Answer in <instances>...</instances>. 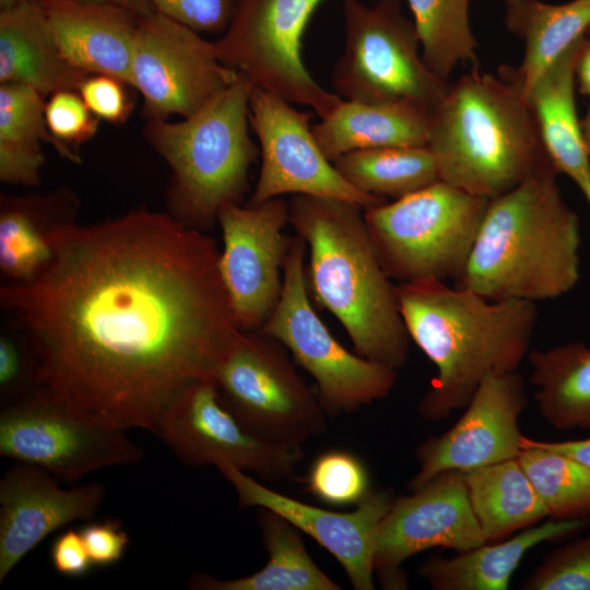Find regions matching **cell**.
Listing matches in <instances>:
<instances>
[{
    "label": "cell",
    "mask_w": 590,
    "mask_h": 590,
    "mask_svg": "<svg viewBox=\"0 0 590 590\" xmlns=\"http://www.w3.org/2000/svg\"><path fill=\"white\" fill-rule=\"evenodd\" d=\"M311 132L333 163L357 150L427 145L428 115L403 105L342 99Z\"/></svg>",
    "instance_id": "cell-26"
},
{
    "label": "cell",
    "mask_w": 590,
    "mask_h": 590,
    "mask_svg": "<svg viewBox=\"0 0 590 590\" xmlns=\"http://www.w3.org/2000/svg\"><path fill=\"white\" fill-rule=\"evenodd\" d=\"M489 199L438 180L364 210L384 271L401 283L461 278Z\"/></svg>",
    "instance_id": "cell-7"
},
{
    "label": "cell",
    "mask_w": 590,
    "mask_h": 590,
    "mask_svg": "<svg viewBox=\"0 0 590 590\" xmlns=\"http://www.w3.org/2000/svg\"><path fill=\"white\" fill-rule=\"evenodd\" d=\"M575 83L580 94L590 97V30L585 35L576 58Z\"/></svg>",
    "instance_id": "cell-43"
},
{
    "label": "cell",
    "mask_w": 590,
    "mask_h": 590,
    "mask_svg": "<svg viewBox=\"0 0 590 590\" xmlns=\"http://www.w3.org/2000/svg\"><path fill=\"white\" fill-rule=\"evenodd\" d=\"M579 125L585 145L590 154V104L586 115L579 119Z\"/></svg>",
    "instance_id": "cell-45"
},
{
    "label": "cell",
    "mask_w": 590,
    "mask_h": 590,
    "mask_svg": "<svg viewBox=\"0 0 590 590\" xmlns=\"http://www.w3.org/2000/svg\"><path fill=\"white\" fill-rule=\"evenodd\" d=\"M517 459L552 519L590 516V468L528 437Z\"/></svg>",
    "instance_id": "cell-34"
},
{
    "label": "cell",
    "mask_w": 590,
    "mask_h": 590,
    "mask_svg": "<svg viewBox=\"0 0 590 590\" xmlns=\"http://www.w3.org/2000/svg\"><path fill=\"white\" fill-rule=\"evenodd\" d=\"M556 167L489 199L457 281L489 300L553 299L580 279L578 214L566 203Z\"/></svg>",
    "instance_id": "cell-4"
},
{
    "label": "cell",
    "mask_w": 590,
    "mask_h": 590,
    "mask_svg": "<svg viewBox=\"0 0 590 590\" xmlns=\"http://www.w3.org/2000/svg\"><path fill=\"white\" fill-rule=\"evenodd\" d=\"M154 435L189 467L232 464L270 482L293 476L304 458L299 446L266 439L244 426L225 406L213 380L176 396Z\"/></svg>",
    "instance_id": "cell-14"
},
{
    "label": "cell",
    "mask_w": 590,
    "mask_h": 590,
    "mask_svg": "<svg viewBox=\"0 0 590 590\" xmlns=\"http://www.w3.org/2000/svg\"><path fill=\"white\" fill-rule=\"evenodd\" d=\"M523 590H590V533L545 556Z\"/></svg>",
    "instance_id": "cell-36"
},
{
    "label": "cell",
    "mask_w": 590,
    "mask_h": 590,
    "mask_svg": "<svg viewBox=\"0 0 590 590\" xmlns=\"http://www.w3.org/2000/svg\"><path fill=\"white\" fill-rule=\"evenodd\" d=\"M63 57L87 74L115 76L132 88L140 17L123 8L75 0H35Z\"/></svg>",
    "instance_id": "cell-21"
},
{
    "label": "cell",
    "mask_w": 590,
    "mask_h": 590,
    "mask_svg": "<svg viewBox=\"0 0 590 590\" xmlns=\"http://www.w3.org/2000/svg\"><path fill=\"white\" fill-rule=\"evenodd\" d=\"M439 180L493 199L556 167L529 103L508 81L473 68L449 86L428 115Z\"/></svg>",
    "instance_id": "cell-5"
},
{
    "label": "cell",
    "mask_w": 590,
    "mask_h": 590,
    "mask_svg": "<svg viewBox=\"0 0 590 590\" xmlns=\"http://www.w3.org/2000/svg\"><path fill=\"white\" fill-rule=\"evenodd\" d=\"M123 81L106 74H90L78 92L87 108L99 120L123 123L133 109V98Z\"/></svg>",
    "instance_id": "cell-39"
},
{
    "label": "cell",
    "mask_w": 590,
    "mask_h": 590,
    "mask_svg": "<svg viewBox=\"0 0 590 590\" xmlns=\"http://www.w3.org/2000/svg\"><path fill=\"white\" fill-rule=\"evenodd\" d=\"M587 518L550 520L502 543L482 544L452 557L430 556L417 569L435 590H506L527 552L581 530Z\"/></svg>",
    "instance_id": "cell-25"
},
{
    "label": "cell",
    "mask_w": 590,
    "mask_h": 590,
    "mask_svg": "<svg viewBox=\"0 0 590 590\" xmlns=\"http://www.w3.org/2000/svg\"><path fill=\"white\" fill-rule=\"evenodd\" d=\"M288 353L261 330L241 331L219 363L213 381L225 406L249 430L300 447L324 430L326 412Z\"/></svg>",
    "instance_id": "cell-10"
},
{
    "label": "cell",
    "mask_w": 590,
    "mask_h": 590,
    "mask_svg": "<svg viewBox=\"0 0 590 590\" xmlns=\"http://www.w3.org/2000/svg\"><path fill=\"white\" fill-rule=\"evenodd\" d=\"M333 165L353 187L386 200L404 198L439 180L427 145L357 150Z\"/></svg>",
    "instance_id": "cell-32"
},
{
    "label": "cell",
    "mask_w": 590,
    "mask_h": 590,
    "mask_svg": "<svg viewBox=\"0 0 590 590\" xmlns=\"http://www.w3.org/2000/svg\"><path fill=\"white\" fill-rule=\"evenodd\" d=\"M363 210L341 199L293 194L288 223L309 249V296L341 322L356 354L398 370L410 337Z\"/></svg>",
    "instance_id": "cell-3"
},
{
    "label": "cell",
    "mask_w": 590,
    "mask_h": 590,
    "mask_svg": "<svg viewBox=\"0 0 590 590\" xmlns=\"http://www.w3.org/2000/svg\"><path fill=\"white\" fill-rule=\"evenodd\" d=\"M88 75L63 57L35 0L0 8V83L28 85L48 98L78 91Z\"/></svg>",
    "instance_id": "cell-22"
},
{
    "label": "cell",
    "mask_w": 590,
    "mask_h": 590,
    "mask_svg": "<svg viewBox=\"0 0 590 590\" xmlns=\"http://www.w3.org/2000/svg\"><path fill=\"white\" fill-rule=\"evenodd\" d=\"M288 213L282 197L258 205L228 204L219 212L220 272L243 331L260 330L281 298Z\"/></svg>",
    "instance_id": "cell-16"
},
{
    "label": "cell",
    "mask_w": 590,
    "mask_h": 590,
    "mask_svg": "<svg viewBox=\"0 0 590 590\" xmlns=\"http://www.w3.org/2000/svg\"><path fill=\"white\" fill-rule=\"evenodd\" d=\"M217 470L235 488L240 508L276 512L332 554L354 589H375L376 536L394 500L390 491L371 489L355 510L338 512L272 491L232 464H221Z\"/></svg>",
    "instance_id": "cell-19"
},
{
    "label": "cell",
    "mask_w": 590,
    "mask_h": 590,
    "mask_svg": "<svg viewBox=\"0 0 590 590\" xmlns=\"http://www.w3.org/2000/svg\"><path fill=\"white\" fill-rule=\"evenodd\" d=\"M75 194L59 189L47 194L1 196L0 268L11 282H26L49 262V233L74 220Z\"/></svg>",
    "instance_id": "cell-27"
},
{
    "label": "cell",
    "mask_w": 590,
    "mask_h": 590,
    "mask_svg": "<svg viewBox=\"0 0 590 590\" xmlns=\"http://www.w3.org/2000/svg\"><path fill=\"white\" fill-rule=\"evenodd\" d=\"M484 543L465 473L447 471L411 495L394 498L377 532L375 574L385 589H405L401 566L413 555L432 547L462 552Z\"/></svg>",
    "instance_id": "cell-17"
},
{
    "label": "cell",
    "mask_w": 590,
    "mask_h": 590,
    "mask_svg": "<svg viewBox=\"0 0 590 590\" xmlns=\"http://www.w3.org/2000/svg\"><path fill=\"white\" fill-rule=\"evenodd\" d=\"M45 118L51 134L73 150L96 134L101 121L72 90L55 92L46 99Z\"/></svg>",
    "instance_id": "cell-37"
},
{
    "label": "cell",
    "mask_w": 590,
    "mask_h": 590,
    "mask_svg": "<svg viewBox=\"0 0 590 590\" xmlns=\"http://www.w3.org/2000/svg\"><path fill=\"white\" fill-rule=\"evenodd\" d=\"M421 42L422 58L442 80L459 63L477 68V42L469 22L471 0H406Z\"/></svg>",
    "instance_id": "cell-33"
},
{
    "label": "cell",
    "mask_w": 590,
    "mask_h": 590,
    "mask_svg": "<svg viewBox=\"0 0 590 590\" xmlns=\"http://www.w3.org/2000/svg\"><path fill=\"white\" fill-rule=\"evenodd\" d=\"M324 0H236L233 16L214 42L224 66L255 86L322 118L342 101L323 88L303 60V38Z\"/></svg>",
    "instance_id": "cell-11"
},
{
    "label": "cell",
    "mask_w": 590,
    "mask_h": 590,
    "mask_svg": "<svg viewBox=\"0 0 590 590\" xmlns=\"http://www.w3.org/2000/svg\"><path fill=\"white\" fill-rule=\"evenodd\" d=\"M583 38L576 40L544 71L527 102L554 165L576 184L590 206V154L581 135L575 101V62Z\"/></svg>",
    "instance_id": "cell-23"
},
{
    "label": "cell",
    "mask_w": 590,
    "mask_h": 590,
    "mask_svg": "<svg viewBox=\"0 0 590 590\" xmlns=\"http://www.w3.org/2000/svg\"><path fill=\"white\" fill-rule=\"evenodd\" d=\"M306 250L307 244L299 236L290 238L281 298L260 330L281 342L312 376L326 413H353L387 397L397 370L351 353L334 339L310 302Z\"/></svg>",
    "instance_id": "cell-9"
},
{
    "label": "cell",
    "mask_w": 590,
    "mask_h": 590,
    "mask_svg": "<svg viewBox=\"0 0 590 590\" xmlns=\"http://www.w3.org/2000/svg\"><path fill=\"white\" fill-rule=\"evenodd\" d=\"M156 13L205 34L222 35L236 0H149Z\"/></svg>",
    "instance_id": "cell-38"
},
{
    "label": "cell",
    "mask_w": 590,
    "mask_h": 590,
    "mask_svg": "<svg viewBox=\"0 0 590 590\" xmlns=\"http://www.w3.org/2000/svg\"><path fill=\"white\" fill-rule=\"evenodd\" d=\"M50 560L58 574L70 578L83 577L94 567L80 531L72 528L56 536L50 546Z\"/></svg>",
    "instance_id": "cell-41"
},
{
    "label": "cell",
    "mask_w": 590,
    "mask_h": 590,
    "mask_svg": "<svg viewBox=\"0 0 590 590\" xmlns=\"http://www.w3.org/2000/svg\"><path fill=\"white\" fill-rule=\"evenodd\" d=\"M49 262L0 287L36 362V389L111 427L154 434L186 388L213 380L243 331L212 237L133 209L48 235Z\"/></svg>",
    "instance_id": "cell-1"
},
{
    "label": "cell",
    "mask_w": 590,
    "mask_h": 590,
    "mask_svg": "<svg viewBox=\"0 0 590 590\" xmlns=\"http://www.w3.org/2000/svg\"><path fill=\"white\" fill-rule=\"evenodd\" d=\"M465 480L471 507L486 543L548 516L517 458L465 472Z\"/></svg>",
    "instance_id": "cell-31"
},
{
    "label": "cell",
    "mask_w": 590,
    "mask_h": 590,
    "mask_svg": "<svg viewBox=\"0 0 590 590\" xmlns=\"http://www.w3.org/2000/svg\"><path fill=\"white\" fill-rule=\"evenodd\" d=\"M300 111L281 96L252 85L250 129L259 141L261 168L247 205H258L284 194L329 197L358 204L364 210L387 202L349 184L318 143Z\"/></svg>",
    "instance_id": "cell-15"
},
{
    "label": "cell",
    "mask_w": 590,
    "mask_h": 590,
    "mask_svg": "<svg viewBox=\"0 0 590 590\" xmlns=\"http://www.w3.org/2000/svg\"><path fill=\"white\" fill-rule=\"evenodd\" d=\"M0 455L75 482L104 468L138 463L145 451L126 430L57 402L35 388L2 405Z\"/></svg>",
    "instance_id": "cell-12"
},
{
    "label": "cell",
    "mask_w": 590,
    "mask_h": 590,
    "mask_svg": "<svg viewBox=\"0 0 590 590\" xmlns=\"http://www.w3.org/2000/svg\"><path fill=\"white\" fill-rule=\"evenodd\" d=\"M542 417L555 429L590 428V347L570 342L528 353Z\"/></svg>",
    "instance_id": "cell-30"
},
{
    "label": "cell",
    "mask_w": 590,
    "mask_h": 590,
    "mask_svg": "<svg viewBox=\"0 0 590 590\" xmlns=\"http://www.w3.org/2000/svg\"><path fill=\"white\" fill-rule=\"evenodd\" d=\"M536 442L547 449L564 453L590 468V437L578 440L540 441Z\"/></svg>",
    "instance_id": "cell-42"
},
{
    "label": "cell",
    "mask_w": 590,
    "mask_h": 590,
    "mask_svg": "<svg viewBox=\"0 0 590 590\" xmlns=\"http://www.w3.org/2000/svg\"><path fill=\"white\" fill-rule=\"evenodd\" d=\"M238 73L219 59L214 42L160 13L140 17L132 54V88L145 119L187 118L199 111Z\"/></svg>",
    "instance_id": "cell-13"
},
{
    "label": "cell",
    "mask_w": 590,
    "mask_h": 590,
    "mask_svg": "<svg viewBox=\"0 0 590 590\" xmlns=\"http://www.w3.org/2000/svg\"><path fill=\"white\" fill-rule=\"evenodd\" d=\"M526 384L516 370L487 377L446 433L429 437L416 449V491L447 471L469 472L509 459L522 450L519 417L527 405Z\"/></svg>",
    "instance_id": "cell-18"
},
{
    "label": "cell",
    "mask_w": 590,
    "mask_h": 590,
    "mask_svg": "<svg viewBox=\"0 0 590 590\" xmlns=\"http://www.w3.org/2000/svg\"><path fill=\"white\" fill-rule=\"evenodd\" d=\"M252 83L243 74L199 111L179 121L145 119L142 135L172 170L168 213L206 231L220 210L241 204L259 148L250 137Z\"/></svg>",
    "instance_id": "cell-6"
},
{
    "label": "cell",
    "mask_w": 590,
    "mask_h": 590,
    "mask_svg": "<svg viewBox=\"0 0 590 590\" xmlns=\"http://www.w3.org/2000/svg\"><path fill=\"white\" fill-rule=\"evenodd\" d=\"M16 0H0V8L8 7L12 3H14Z\"/></svg>",
    "instance_id": "cell-46"
},
{
    "label": "cell",
    "mask_w": 590,
    "mask_h": 590,
    "mask_svg": "<svg viewBox=\"0 0 590 590\" xmlns=\"http://www.w3.org/2000/svg\"><path fill=\"white\" fill-rule=\"evenodd\" d=\"M105 488L98 482L64 489L47 470L24 462L0 480V583L49 534L99 510Z\"/></svg>",
    "instance_id": "cell-20"
},
{
    "label": "cell",
    "mask_w": 590,
    "mask_h": 590,
    "mask_svg": "<svg viewBox=\"0 0 590 590\" xmlns=\"http://www.w3.org/2000/svg\"><path fill=\"white\" fill-rule=\"evenodd\" d=\"M507 30L524 44L517 68L502 66L498 75L527 97L544 71L590 30V0L546 3L541 0H503Z\"/></svg>",
    "instance_id": "cell-24"
},
{
    "label": "cell",
    "mask_w": 590,
    "mask_h": 590,
    "mask_svg": "<svg viewBox=\"0 0 590 590\" xmlns=\"http://www.w3.org/2000/svg\"><path fill=\"white\" fill-rule=\"evenodd\" d=\"M258 523L268 552L267 564L257 573L217 579L197 573L188 581L194 590H340L308 554L300 531L276 512L258 508Z\"/></svg>",
    "instance_id": "cell-29"
},
{
    "label": "cell",
    "mask_w": 590,
    "mask_h": 590,
    "mask_svg": "<svg viewBox=\"0 0 590 590\" xmlns=\"http://www.w3.org/2000/svg\"><path fill=\"white\" fill-rule=\"evenodd\" d=\"M75 1L113 4V5L123 8L128 11H131L141 17H146L155 13V10L153 9L149 0H75Z\"/></svg>",
    "instance_id": "cell-44"
},
{
    "label": "cell",
    "mask_w": 590,
    "mask_h": 590,
    "mask_svg": "<svg viewBox=\"0 0 590 590\" xmlns=\"http://www.w3.org/2000/svg\"><path fill=\"white\" fill-rule=\"evenodd\" d=\"M397 294L410 339L437 369L417 404L427 421L465 408L487 377L516 371L529 353L533 302L489 300L438 281L401 283Z\"/></svg>",
    "instance_id": "cell-2"
},
{
    "label": "cell",
    "mask_w": 590,
    "mask_h": 590,
    "mask_svg": "<svg viewBox=\"0 0 590 590\" xmlns=\"http://www.w3.org/2000/svg\"><path fill=\"white\" fill-rule=\"evenodd\" d=\"M306 484L312 495L332 506L358 505L371 491L363 462L342 450L318 456L308 471Z\"/></svg>",
    "instance_id": "cell-35"
},
{
    "label": "cell",
    "mask_w": 590,
    "mask_h": 590,
    "mask_svg": "<svg viewBox=\"0 0 590 590\" xmlns=\"http://www.w3.org/2000/svg\"><path fill=\"white\" fill-rule=\"evenodd\" d=\"M341 3L344 46L332 71L334 93L342 99L403 105L429 115L449 81L425 64L414 21L403 13V0Z\"/></svg>",
    "instance_id": "cell-8"
},
{
    "label": "cell",
    "mask_w": 590,
    "mask_h": 590,
    "mask_svg": "<svg viewBox=\"0 0 590 590\" xmlns=\"http://www.w3.org/2000/svg\"><path fill=\"white\" fill-rule=\"evenodd\" d=\"M79 531L94 566L118 563L130 543L129 534L118 519L86 523Z\"/></svg>",
    "instance_id": "cell-40"
},
{
    "label": "cell",
    "mask_w": 590,
    "mask_h": 590,
    "mask_svg": "<svg viewBox=\"0 0 590 590\" xmlns=\"http://www.w3.org/2000/svg\"><path fill=\"white\" fill-rule=\"evenodd\" d=\"M46 99L35 88L19 83H0V179L2 182L36 187L45 163L42 143L62 158L78 164L79 153L60 143L45 118Z\"/></svg>",
    "instance_id": "cell-28"
}]
</instances>
